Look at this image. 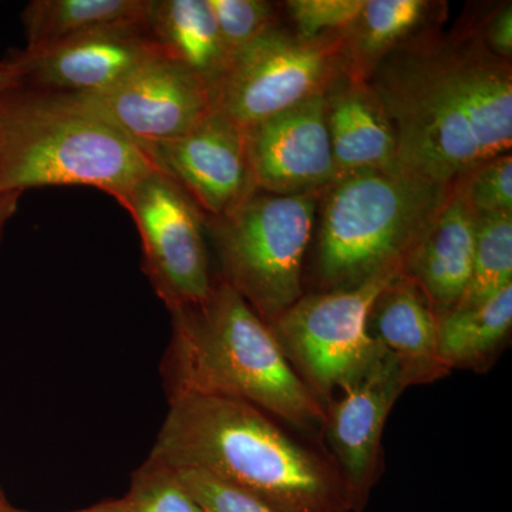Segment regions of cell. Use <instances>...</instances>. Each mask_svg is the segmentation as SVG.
Here are the masks:
<instances>
[{"label":"cell","instance_id":"obj_1","mask_svg":"<svg viewBox=\"0 0 512 512\" xmlns=\"http://www.w3.org/2000/svg\"><path fill=\"white\" fill-rule=\"evenodd\" d=\"M365 82L392 121L402 170L450 185L511 153V62L474 29L427 30L380 60Z\"/></svg>","mask_w":512,"mask_h":512},{"label":"cell","instance_id":"obj_2","mask_svg":"<svg viewBox=\"0 0 512 512\" xmlns=\"http://www.w3.org/2000/svg\"><path fill=\"white\" fill-rule=\"evenodd\" d=\"M148 457L218 478L276 512H352L348 487L320 437L239 400H168Z\"/></svg>","mask_w":512,"mask_h":512},{"label":"cell","instance_id":"obj_3","mask_svg":"<svg viewBox=\"0 0 512 512\" xmlns=\"http://www.w3.org/2000/svg\"><path fill=\"white\" fill-rule=\"evenodd\" d=\"M170 313L171 338L161 362L168 400H239L320 437L322 404L289 365L271 328L220 276L207 301Z\"/></svg>","mask_w":512,"mask_h":512},{"label":"cell","instance_id":"obj_4","mask_svg":"<svg viewBox=\"0 0 512 512\" xmlns=\"http://www.w3.org/2000/svg\"><path fill=\"white\" fill-rule=\"evenodd\" d=\"M156 168L146 147L72 94L22 89L0 104V194L83 185L120 202Z\"/></svg>","mask_w":512,"mask_h":512},{"label":"cell","instance_id":"obj_5","mask_svg":"<svg viewBox=\"0 0 512 512\" xmlns=\"http://www.w3.org/2000/svg\"><path fill=\"white\" fill-rule=\"evenodd\" d=\"M450 185L402 168L365 171L323 191L309 281L315 291L353 288L400 266L446 202Z\"/></svg>","mask_w":512,"mask_h":512},{"label":"cell","instance_id":"obj_6","mask_svg":"<svg viewBox=\"0 0 512 512\" xmlns=\"http://www.w3.org/2000/svg\"><path fill=\"white\" fill-rule=\"evenodd\" d=\"M322 194L254 191L207 224L220 262L218 276L268 326L305 293V261Z\"/></svg>","mask_w":512,"mask_h":512},{"label":"cell","instance_id":"obj_7","mask_svg":"<svg viewBox=\"0 0 512 512\" xmlns=\"http://www.w3.org/2000/svg\"><path fill=\"white\" fill-rule=\"evenodd\" d=\"M402 268L384 269L362 284L311 291L269 325L279 348L323 410L382 356L367 332L370 309Z\"/></svg>","mask_w":512,"mask_h":512},{"label":"cell","instance_id":"obj_8","mask_svg":"<svg viewBox=\"0 0 512 512\" xmlns=\"http://www.w3.org/2000/svg\"><path fill=\"white\" fill-rule=\"evenodd\" d=\"M345 74L342 33L303 40L276 25L231 56L211 90L212 109L245 130L326 93Z\"/></svg>","mask_w":512,"mask_h":512},{"label":"cell","instance_id":"obj_9","mask_svg":"<svg viewBox=\"0 0 512 512\" xmlns=\"http://www.w3.org/2000/svg\"><path fill=\"white\" fill-rule=\"evenodd\" d=\"M136 224L143 268L168 311L200 305L214 286L204 211L163 171H151L119 202Z\"/></svg>","mask_w":512,"mask_h":512},{"label":"cell","instance_id":"obj_10","mask_svg":"<svg viewBox=\"0 0 512 512\" xmlns=\"http://www.w3.org/2000/svg\"><path fill=\"white\" fill-rule=\"evenodd\" d=\"M407 389L402 367L384 350L365 375L325 407L320 437L348 487L352 512L366 510L384 476V427Z\"/></svg>","mask_w":512,"mask_h":512},{"label":"cell","instance_id":"obj_11","mask_svg":"<svg viewBox=\"0 0 512 512\" xmlns=\"http://www.w3.org/2000/svg\"><path fill=\"white\" fill-rule=\"evenodd\" d=\"M72 96L146 148L183 137L212 110L207 84L161 50L109 89Z\"/></svg>","mask_w":512,"mask_h":512},{"label":"cell","instance_id":"obj_12","mask_svg":"<svg viewBox=\"0 0 512 512\" xmlns=\"http://www.w3.org/2000/svg\"><path fill=\"white\" fill-rule=\"evenodd\" d=\"M242 131L256 191L275 195L313 194L335 183L325 93Z\"/></svg>","mask_w":512,"mask_h":512},{"label":"cell","instance_id":"obj_13","mask_svg":"<svg viewBox=\"0 0 512 512\" xmlns=\"http://www.w3.org/2000/svg\"><path fill=\"white\" fill-rule=\"evenodd\" d=\"M160 52L146 23L107 26L13 57L23 89L90 94L109 89Z\"/></svg>","mask_w":512,"mask_h":512},{"label":"cell","instance_id":"obj_14","mask_svg":"<svg viewBox=\"0 0 512 512\" xmlns=\"http://www.w3.org/2000/svg\"><path fill=\"white\" fill-rule=\"evenodd\" d=\"M158 170L181 185L202 211L221 218L256 191L244 131L212 109L183 137L147 148Z\"/></svg>","mask_w":512,"mask_h":512},{"label":"cell","instance_id":"obj_15","mask_svg":"<svg viewBox=\"0 0 512 512\" xmlns=\"http://www.w3.org/2000/svg\"><path fill=\"white\" fill-rule=\"evenodd\" d=\"M325 114L336 181L399 167L392 121L365 80L339 77L326 90Z\"/></svg>","mask_w":512,"mask_h":512},{"label":"cell","instance_id":"obj_16","mask_svg":"<svg viewBox=\"0 0 512 512\" xmlns=\"http://www.w3.org/2000/svg\"><path fill=\"white\" fill-rule=\"evenodd\" d=\"M437 319L426 293L400 272L377 296L367 332L396 357L407 387L431 384L451 375L437 348Z\"/></svg>","mask_w":512,"mask_h":512},{"label":"cell","instance_id":"obj_17","mask_svg":"<svg viewBox=\"0 0 512 512\" xmlns=\"http://www.w3.org/2000/svg\"><path fill=\"white\" fill-rule=\"evenodd\" d=\"M477 224L476 215L450 185L439 214L404 258L400 272L426 293L437 319L453 311L466 291Z\"/></svg>","mask_w":512,"mask_h":512},{"label":"cell","instance_id":"obj_18","mask_svg":"<svg viewBox=\"0 0 512 512\" xmlns=\"http://www.w3.org/2000/svg\"><path fill=\"white\" fill-rule=\"evenodd\" d=\"M146 26L165 56L214 89L229 56L208 0H150Z\"/></svg>","mask_w":512,"mask_h":512},{"label":"cell","instance_id":"obj_19","mask_svg":"<svg viewBox=\"0 0 512 512\" xmlns=\"http://www.w3.org/2000/svg\"><path fill=\"white\" fill-rule=\"evenodd\" d=\"M441 3L429 0H365L342 32L346 73L366 80L380 60L414 37L433 29Z\"/></svg>","mask_w":512,"mask_h":512},{"label":"cell","instance_id":"obj_20","mask_svg":"<svg viewBox=\"0 0 512 512\" xmlns=\"http://www.w3.org/2000/svg\"><path fill=\"white\" fill-rule=\"evenodd\" d=\"M512 330V285L474 308L454 309L437 325L441 362L453 370L484 375L508 345Z\"/></svg>","mask_w":512,"mask_h":512},{"label":"cell","instance_id":"obj_21","mask_svg":"<svg viewBox=\"0 0 512 512\" xmlns=\"http://www.w3.org/2000/svg\"><path fill=\"white\" fill-rule=\"evenodd\" d=\"M150 0H33L22 13L28 50L45 49L92 30L146 23Z\"/></svg>","mask_w":512,"mask_h":512},{"label":"cell","instance_id":"obj_22","mask_svg":"<svg viewBox=\"0 0 512 512\" xmlns=\"http://www.w3.org/2000/svg\"><path fill=\"white\" fill-rule=\"evenodd\" d=\"M477 221L470 279L454 309L474 308L512 285V214L490 215Z\"/></svg>","mask_w":512,"mask_h":512},{"label":"cell","instance_id":"obj_23","mask_svg":"<svg viewBox=\"0 0 512 512\" xmlns=\"http://www.w3.org/2000/svg\"><path fill=\"white\" fill-rule=\"evenodd\" d=\"M450 185L477 218L512 214L511 153L474 165Z\"/></svg>","mask_w":512,"mask_h":512},{"label":"cell","instance_id":"obj_24","mask_svg":"<svg viewBox=\"0 0 512 512\" xmlns=\"http://www.w3.org/2000/svg\"><path fill=\"white\" fill-rule=\"evenodd\" d=\"M124 497L136 512H205L173 468L150 457L134 471Z\"/></svg>","mask_w":512,"mask_h":512},{"label":"cell","instance_id":"obj_25","mask_svg":"<svg viewBox=\"0 0 512 512\" xmlns=\"http://www.w3.org/2000/svg\"><path fill=\"white\" fill-rule=\"evenodd\" d=\"M229 59L278 23L276 8L265 0H208Z\"/></svg>","mask_w":512,"mask_h":512},{"label":"cell","instance_id":"obj_26","mask_svg":"<svg viewBox=\"0 0 512 512\" xmlns=\"http://www.w3.org/2000/svg\"><path fill=\"white\" fill-rule=\"evenodd\" d=\"M365 0H289L285 9L293 23V33L303 40L340 35L349 28Z\"/></svg>","mask_w":512,"mask_h":512},{"label":"cell","instance_id":"obj_27","mask_svg":"<svg viewBox=\"0 0 512 512\" xmlns=\"http://www.w3.org/2000/svg\"><path fill=\"white\" fill-rule=\"evenodd\" d=\"M178 480L205 512H276L255 495L197 470H177Z\"/></svg>","mask_w":512,"mask_h":512},{"label":"cell","instance_id":"obj_28","mask_svg":"<svg viewBox=\"0 0 512 512\" xmlns=\"http://www.w3.org/2000/svg\"><path fill=\"white\" fill-rule=\"evenodd\" d=\"M474 29V28H473ZM476 30L483 45L500 59L511 62L512 57V5L504 3L494 10Z\"/></svg>","mask_w":512,"mask_h":512},{"label":"cell","instance_id":"obj_29","mask_svg":"<svg viewBox=\"0 0 512 512\" xmlns=\"http://www.w3.org/2000/svg\"><path fill=\"white\" fill-rule=\"evenodd\" d=\"M23 89L22 77L12 62H0V104Z\"/></svg>","mask_w":512,"mask_h":512},{"label":"cell","instance_id":"obj_30","mask_svg":"<svg viewBox=\"0 0 512 512\" xmlns=\"http://www.w3.org/2000/svg\"><path fill=\"white\" fill-rule=\"evenodd\" d=\"M20 197H22L20 192L0 194V242H2L6 225L18 211Z\"/></svg>","mask_w":512,"mask_h":512},{"label":"cell","instance_id":"obj_31","mask_svg":"<svg viewBox=\"0 0 512 512\" xmlns=\"http://www.w3.org/2000/svg\"><path fill=\"white\" fill-rule=\"evenodd\" d=\"M8 512H30L25 510H18V508L10 507ZM72 512H136L134 508L128 503L127 498H113V500L101 501V503L92 505L89 508H83V510H77Z\"/></svg>","mask_w":512,"mask_h":512},{"label":"cell","instance_id":"obj_32","mask_svg":"<svg viewBox=\"0 0 512 512\" xmlns=\"http://www.w3.org/2000/svg\"><path fill=\"white\" fill-rule=\"evenodd\" d=\"M10 505L8 498H6L5 491L0 487V512H8L10 510Z\"/></svg>","mask_w":512,"mask_h":512}]
</instances>
